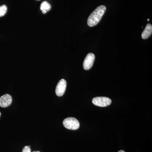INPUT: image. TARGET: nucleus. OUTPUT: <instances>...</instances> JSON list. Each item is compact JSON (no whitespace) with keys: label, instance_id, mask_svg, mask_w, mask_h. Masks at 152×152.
Instances as JSON below:
<instances>
[{"label":"nucleus","instance_id":"1","mask_svg":"<svg viewBox=\"0 0 152 152\" xmlns=\"http://www.w3.org/2000/svg\"><path fill=\"white\" fill-rule=\"evenodd\" d=\"M106 9V7L104 5L99 6L95 9L88 18L87 21L88 26L90 27H93L97 25L103 16Z\"/></svg>","mask_w":152,"mask_h":152},{"label":"nucleus","instance_id":"2","mask_svg":"<svg viewBox=\"0 0 152 152\" xmlns=\"http://www.w3.org/2000/svg\"><path fill=\"white\" fill-rule=\"evenodd\" d=\"M63 125L66 129L73 130L77 129L80 126L79 121L75 118L72 117L64 119L63 121Z\"/></svg>","mask_w":152,"mask_h":152},{"label":"nucleus","instance_id":"3","mask_svg":"<svg viewBox=\"0 0 152 152\" xmlns=\"http://www.w3.org/2000/svg\"><path fill=\"white\" fill-rule=\"evenodd\" d=\"M92 102L95 105L105 107L111 104L112 100L110 98L105 97H97L93 99Z\"/></svg>","mask_w":152,"mask_h":152},{"label":"nucleus","instance_id":"4","mask_svg":"<svg viewBox=\"0 0 152 152\" xmlns=\"http://www.w3.org/2000/svg\"><path fill=\"white\" fill-rule=\"evenodd\" d=\"M95 59V56L92 53H89L87 55L83 64L84 69L86 70H89L93 66Z\"/></svg>","mask_w":152,"mask_h":152},{"label":"nucleus","instance_id":"5","mask_svg":"<svg viewBox=\"0 0 152 152\" xmlns=\"http://www.w3.org/2000/svg\"><path fill=\"white\" fill-rule=\"evenodd\" d=\"M67 83L64 79L60 80L57 84L56 89V94L58 96H61L65 92L66 88Z\"/></svg>","mask_w":152,"mask_h":152},{"label":"nucleus","instance_id":"6","mask_svg":"<svg viewBox=\"0 0 152 152\" xmlns=\"http://www.w3.org/2000/svg\"><path fill=\"white\" fill-rule=\"evenodd\" d=\"M12 102V96L9 94L3 95L0 97V107L5 108L10 105Z\"/></svg>","mask_w":152,"mask_h":152},{"label":"nucleus","instance_id":"7","mask_svg":"<svg viewBox=\"0 0 152 152\" xmlns=\"http://www.w3.org/2000/svg\"><path fill=\"white\" fill-rule=\"evenodd\" d=\"M152 34V26L151 24H148L142 34V38L146 39L149 37Z\"/></svg>","mask_w":152,"mask_h":152},{"label":"nucleus","instance_id":"8","mask_svg":"<svg viewBox=\"0 0 152 152\" xmlns=\"http://www.w3.org/2000/svg\"><path fill=\"white\" fill-rule=\"evenodd\" d=\"M51 9V6L46 1L43 2L41 4L40 10L42 11L43 13L46 14Z\"/></svg>","mask_w":152,"mask_h":152},{"label":"nucleus","instance_id":"9","mask_svg":"<svg viewBox=\"0 0 152 152\" xmlns=\"http://www.w3.org/2000/svg\"><path fill=\"white\" fill-rule=\"evenodd\" d=\"M7 7L5 5L0 6V17L4 16L7 13Z\"/></svg>","mask_w":152,"mask_h":152},{"label":"nucleus","instance_id":"10","mask_svg":"<svg viewBox=\"0 0 152 152\" xmlns=\"http://www.w3.org/2000/svg\"><path fill=\"white\" fill-rule=\"evenodd\" d=\"M22 152H31V149L30 146H26L23 149Z\"/></svg>","mask_w":152,"mask_h":152},{"label":"nucleus","instance_id":"11","mask_svg":"<svg viewBox=\"0 0 152 152\" xmlns=\"http://www.w3.org/2000/svg\"><path fill=\"white\" fill-rule=\"evenodd\" d=\"M118 152H125L124 151H123V150H121V151H119Z\"/></svg>","mask_w":152,"mask_h":152},{"label":"nucleus","instance_id":"12","mask_svg":"<svg viewBox=\"0 0 152 152\" xmlns=\"http://www.w3.org/2000/svg\"><path fill=\"white\" fill-rule=\"evenodd\" d=\"M33 152H40L39 151H34Z\"/></svg>","mask_w":152,"mask_h":152},{"label":"nucleus","instance_id":"13","mask_svg":"<svg viewBox=\"0 0 152 152\" xmlns=\"http://www.w3.org/2000/svg\"><path fill=\"white\" fill-rule=\"evenodd\" d=\"M148 20V21H149V20H150L149 19H148V20Z\"/></svg>","mask_w":152,"mask_h":152},{"label":"nucleus","instance_id":"14","mask_svg":"<svg viewBox=\"0 0 152 152\" xmlns=\"http://www.w3.org/2000/svg\"><path fill=\"white\" fill-rule=\"evenodd\" d=\"M1 113H0V116H1Z\"/></svg>","mask_w":152,"mask_h":152},{"label":"nucleus","instance_id":"15","mask_svg":"<svg viewBox=\"0 0 152 152\" xmlns=\"http://www.w3.org/2000/svg\"><path fill=\"white\" fill-rule=\"evenodd\" d=\"M37 1H39V0H37Z\"/></svg>","mask_w":152,"mask_h":152}]
</instances>
